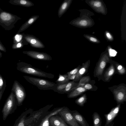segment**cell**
<instances>
[{"mask_svg": "<svg viewBox=\"0 0 126 126\" xmlns=\"http://www.w3.org/2000/svg\"><path fill=\"white\" fill-rule=\"evenodd\" d=\"M79 16L71 20L69 23L73 26L81 28H90L94 24V22L91 16L94 13L89 10L83 9L79 10Z\"/></svg>", "mask_w": 126, "mask_h": 126, "instance_id": "cell-1", "label": "cell"}, {"mask_svg": "<svg viewBox=\"0 0 126 126\" xmlns=\"http://www.w3.org/2000/svg\"><path fill=\"white\" fill-rule=\"evenodd\" d=\"M17 70L22 73L40 77L52 79L54 75L48 73L35 67L30 64L23 62H19L16 64Z\"/></svg>", "mask_w": 126, "mask_h": 126, "instance_id": "cell-2", "label": "cell"}, {"mask_svg": "<svg viewBox=\"0 0 126 126\" xmlns=\"http://www.w3.org/2000/svg\"><path fill=\"white\" fill-rule=\"evenodd\" d=\"M21 19L20 17L5 11L0 12V26L6 30H12L18 20Z\"/></svg>", "mask_w": 126, "mask_h": 126, "instance_id": "cell-3", "label": "cell"}, {"mask_svg": "<svg viewBox=\"0 0 126 126\" xmlns=\"http://www.w3.org/2000/svg\"><path fill=\"white\" fill-rule=\"evenodd\" d=\"M110 57L107 47L101 54L94 72V76L97 77L99 81L101 80L107 65L110 60Z\"/></svg>", "mask_w": 126, "mask_h": 126, "instance_id": "cell-4", "label": "cell"}, {"mask_svg": "<svg viewBox=\"0 0 126 126\" xmlns=\"http://www.w3.org/2000/svg\"><path fill=\"white\" fill-rule=\"evenodd\" d=\"M23 77L28 82L41 90H53L55 86L56 83L47 80L27 76Z\"/></svg>", "mask_w": 126, "mask_h": 126, "instance_id": "cell-5", "label": "cell"}, {"mask_svg": "<svg viewBox=\"0 0 126 126\" xmlns=\"http://www.w3.org/2000/svg\"><path fill=\"white\" fill-rule=\"evenodd\" d=\"M17 106L15 95L11 92L6 100L2 110L3 120H5L9 114L14 113Z\"/></svg>", "mask_w": 126, "mask_h": 126, "instance_id": "cell-6", "label": "cell"}, {"mask_svg": "<svg viewBox=\"0 0 126 126\" xmlns=\"http://www.w3.org/2000/svg\"><path fill=\"white\" fill-rule=\"evenodd\" d=\"M108 88L113 94L114 99L117 105L123 104L126 101V84L121 83L109 87Z\"/></svg>", "mask_w": 126, "mask_h": 126, "instance_id": "cell-7", "label": "cell"}, {"mask_svg": "<svg viewBox=\"0 0 126 126\" xmlns=\"http://www.w3.org/2000/svg\"><path fill=\"white\" fill-rule=\"evenodd\" d=\"M11 90L15 95L17 106L22 105L26 96V91L23 87L18 81L15 80Z\"/></svg>", "mask_w": 126, "mask_h": 126, "instance_id": "cell-8", "label": "cell"}, {"mask_svg": "<svg viewBox=\"0 0 126 126\" xmlns=\"http://www.w3.org/2000/svg\"><path fill=\"white\" fill-rule=\"evenodd\" d=\"M86 3L95 12L103 15L107 13V9L105 4L102 0H86Z\"/></svg>", "mask_w": 126, "mask_h": 126, "instance_id": "cell-9", "label": "cell"}, {"mask_svg": "<svg viewBox=\"0 0 126 126\" xmlns=\"http://www.w3.org/2000/svg\"><path fill=\"white\" fill-rule=\"evenodd\" d=\"M58 114L66 123L70 126H79L70 112V110L67 107H64L63 108Z\"/></svg>", "mask_w": 126, "mask_h": 126, "instance_id": "cell-10", "label": "cell"}, {"mask_svg": "<svg viewBox=\"0 0 126 126\" xmlns=\"http://www.w3.org/2000/svg\"><path fill=\"white\" fill-rule=\"evenodd\" d=\"M23 53L32 58L39 60L50 61L52 60L50 56L46 53L30 50L23 51Z\"/></svg>", "mask_w": 126, "mask_h": 126, "instance_id": "cell-11", "label": "cell"}, {"mask_svg": "<svg viewBox=\"0 0 126 126\" xmlns=\"http://www.w3.org/2000/svg\"><path fill=\"white\" fill-rule=\"evenodd\" d=\"M24 38L32 47L36 48H44L45 46L42 42L34 36L28 34H25Z\"/></svg>", "mask_w": 126, "mask_h": 126, "instance_id": "cell-12", "label": "cell"}, {"mask_svg": "<svg viewBox=\"0 0 126 126\" xmlns=\"http://www.w3.org/2000/svg\"><path fill=\"white\" fill-rule=\"evenodd\" d=\"M121 105H117L116 107L112 108L109 113L104 115L106 120L104 126H108L113 122V121L118 114Z\"/></svg>", "mask_w": 126, "mask_h": 126, "instance_id": "cell-13", "label": "cell"}, {"mask_svg": "<svg viewBox=\"0 0 126 126\" xmlns=\"http://www.w3.org/2000/svg\"><path fill=\"white\" fill-rule=\"evenodd\" d=\"M109 63H110V65L103 73L101 80L104 82H109L113 75L116 72L115 66L111 61V59Z\"/></svg>", "mask_w": 126, "mask_h": 126, "instance_id": "cell-14", "label": "cell"}, {"mask_svg": "<svg viewBox=\"0 0 126 126\" xmlns=\"http://www.w3.org/2000/svg\"><path fill=\"white\" fill-rule=\"evenodd\" d=\"M63 107H64L55 108L52 111L48 112V113L42 119L41 122L38 126H49V118L51 116L58 114L59 112L62 110Z\"/></svg>", "mask_w": 126, "mask_h": 126, "instance_id": "cell-15", "label": "cell"}, {"mask_svg": "<svg viewBox=\"0 0 126 126\" xmlns=\"http://www.w3.org/2000/svg\"><path fill=\"white\" fill-rule=\"evenodd\" d=\"M90 63V60H89L82 64L76 74L75 79L73 81L75 82L79 80L87 72Z\"/></svg>", "mask_w": 126, "mask_h": 126, "instance_id": "cell-16", "label": "cell"}, {"mask_svg": "<svg viewBox=\"0 0 126 126\" xmlns=\"http://www.w3.org/2000/svg\"><path fill=\"white\" fill-rule=\"evenodd\" d=\"M49 121L50 126H68L61 117L56 115L51 116Z\"/></svg>", "mask_w": 126, "mask_h": 126, "instance_id": "cell-17", "label": "cell"}, {"mask_svg": "<svg viewBox=\"0 0 126 126\" xmlns=\"http://www.w3.org/2000/svg\"><path fill=\"white\" fill-rule=\"evenodd\" d=\"M70 111L77 122L82 126H90L84 117L76 110Z\"/></svg>", "mask_w": 126, "mask_h": 126, "instance_id": "cell-18", "label": "cell"}, {"mask_svg": "<svg viewBox=\"0 0 126 126\" xmlns=\"http://www.w3.org/2000/svg\"><path fill=\"white\" fill-rule=\"evenodd\" d=\"M39 16L38 15H34L32 16L22 25L17 33H20L27 29L37 20Z\"/></svg>", "mask_w": 126, "mask_h": 126, "instance_id": "cell-19", "label": "cell"}, {"mask_svg": "<svg viewBox=\"0 0 126 126\" xmlns=\"http://www.w3.org/2000/svg\"><path fill=\"white\" fill-rule=\"evenodd\" d=\"M28 112H23L16 120L14 126H29L27 120Z\"/></svg>", "mask_w": 126, "mask_h": 126, "instance_id": "cell-20", "label": "cell"}, {"mask_svg": "<svg viewBox=\"0 0 126 126\" xmlns=\"http://www.w3.org/2000/svg\"><path fill=\"white\" fill-rule=\"evenodd\" d=\"M72 0H65L61 4L58 11V16L60 18L67 11L71 4Z\"/></svg>", "mask_w": 126, "mask_h": 126, "instance_id": "cell-21", "label": "cell"}, {"mask_svg": "<svg viewBox=\"0 0 126 126\" xmlns=\"http://www.w3.org/2000/svg\"><path fill=\"white\" fill-rule=\"evenodd\" d=\"M9 2L11 4L26 7H30L34 5L32 1L27 0H10Z\"/></svg>", "mask_w": 126, "mask_h": 126, "instance_id": "cell-22", "label": "cell"}, {"mask_svg": "<svg viewBox=\"0 0 126 126\" xmlns=\"http://www.w3.org/2000/svg\"><path fill=\"white\" fill-rule=\"evenodd\" d=\"M83 86L78 87L67 94L68 98H75L87 91Z\"/></svg>", "mask_w": 126, "mask_h": 126, "instance_id": "cell-23", "label": "cell"}, {"mask_svg": "<svg viewBox=\"0 0 126 126\" xmlns=\"http://www.w3.org/2000/svg\"><path fill=\"white\" fill-rule=\"evenodd\" d=\"M78 83H76L73 81H69L67 83L64 92V94H68L72 91L74 89L78 86Z\"/></svg>", "mask_w": 126, "mask_h": 126, "instance_id": "cell-24", "label": "cell"}, {"mask_svg": "<svg viewBox=\"0 0 126 126\" xmlns=\"http://www.w3.org/2000/svg\"><path fill=\"white\" fill-rule=\"evenodd\" d=\"M94 126H101L102 121L99 114L96 112H94L92 115Z\"/></svg>", "mask_w": 126, "mask_h": 126, "instance_id": "cell-25", "label": "cell"}, {"mask_svg": "<svg viewBox=\"0 0 126 126\" xmlns=\"http://www.w3.org/2000/svg\"><path fill=\"white\" fill-rule=\"evenodd\" d=\"M87 97L85 94L77 99L75 101V103L81 107H83L87 102Z\"/></svg>", "mask_w": 126, "mask_h": 126, "instance_id": "cell-26", "label": "cell"}, {"mask_svg": "<svg viewBox=\"0 0 126 126\" xmlns=\"http://www.w3.org/2000/svg\"><path fill=\"white\" fill-rule=\"evenodd\" d=\"M69 80L68 76L67 74L64 75L60 74L59 78L56 82L58 83H67Z\"/></svg>", "mask_w": 126, "mask_h": 126, "instance_id": "cell-27", "label": "cell"}, {"mask_svg": "<svg viewBox=\"0 0 126 126\" xmlns=\"http://www.w3.org/2000/svg\"><path fill=\"white\" fill-rule=\"evenodd\" d=\"M67 83H56L55 86L53 91L59 94H64V92Z\"/></svg>", "mask_w": 126, "mask_h": 126, "instance_id": "cell-28", "label": "cell"}, {"mask_svg": "<svg viewBox=\"0 0 126 126\" xmlns=\"http://www.w3.org/2000/svg\"><path fill=\"white\" fill-rule=\"evenodd\" d=\"M91 80V79L90 76H83L80 79L79 82L78 83V86L75 88L74 90L78 87L83 86L87 83L89 82Z\"/></svg>", "mask_w": 126, "mask_h": 126, "instance_id": "cell-29", "label": "cell"}, {"mask_svg": "<svg viewBox=\"0 0 126 126\" xmlns=\"http://www.w3.org/2000/svg\"><path fill=\"white\" fill-rule=\"evenodd\" d=\"M94 80H91L89 82L87 83L83 86L87 91L88 90L95 91H96L97 87L93 84Z\"/></svg>", "mask_w": 126, "mask_h": 126, "instance_id": "cell-30", "label": "cell"}, {"mask_svg": "<svg viewBox=\"0 0 126 126\" xmlns=\"http://www.w3.org/2000/svg\"><path fill=\"white\" fill-rule=\"evenodd\" d=\"M28 44L25 39L20 42L13 43L12 46V48L13 49L21 48L24 46L27 45Z\"/></svg>", "mask_w": 126, "mask_h": 126, "instance_id": "cell-31", "label": "cell"}, {"mask_svg": "<svg viewBox=\"0 0 126 126\" xmlns=\"http://www.w3.org/2000/svg\"><path fill=\"white\" fill-rule=\"evenodd\" d=\"M84 36L86 39L92 43L95 44H99L100 41L96 37L91 35L84 34Z\"/></svg>", "mask_w": 126, "mask_h": 126, "instance_id": "cell-32", "label": "cell"}, {"mask_svg": "<svg viewBox=\"0 0 126 126\" xmlns=\"http://www.w3.org/2000/svg\"><path fill=\"white\" fill-rule=\"evenodd\" d=\"M24 33H17L16 34L13 38V43L21 42L24 39Z\"/></svg>", "mask_w": 126, "mask_h": 126, "instance_id": "cell-33", "label": "cell"}, {"mask_svg": "<svg viewBox=\"0 0 126 126\" xmlns=\"http://www.w3.org/2000/svg\"><path fill=\"white\" fill-rule=\"evenodd\" d=\"M6 86V81L0 74V92H4Z\"/></svg>", "mask_w": 126, "mask_h": 126, "instance_id": "cell-34", "label": "cell"}, {"mask_svg": "<svg viewBox=\"0 0 126 126\" xmlns=\"http://www.w3.org/2000/svg\"><path fill=\"white\" fill-rule=\"evenodd\" d=\"M105 35L106 39L108 41L112 42L114 40V38L113 35L109 31H105Z\"/></svg>", "mask_w": 126, "mask_h": 126, "instance_id": "cell-35", "label": "cell"}, {"mask_svg": "<svg viewBox=\"0 0 126 126\" xmlns=\"http://www.w3.org/2000/svg\"><path fill=\"white\" fill-rule=\"evenodd\" d=\"M107 48L110 57L111 56H114L116 55L117 52L111 48L110 46H108Z\"/></svg>", "mask_w": 126, "mask_h": 126, "instance_id": "cell-36", "label": "cell"}, {"mask_svg": "<svg viewBox=\"0 0 126 126\" xmlns=\"http://www.w3.org/2000/svg\"><path fill=\"white\" fill-rule=\"evenodd\" d=\"M81 67V66L80 65H79L74 69L68 72L67 74L68 75V77L72 75L76 74Z\"/></svg>", "mask_w": 126, "mask_h": 126, "instance_id": "cell-37", "label": "cell"}, {"mask_svg": "<svg viewBox=\"0 0 126 126\" xmlns=\"http://www.w3.org/2000/svg\"><path fill=\"white\" fill-rule=\"evenodd\" d=\"M0 50L5 52L6 51V50L4 46L0 40Z\"/></svg>", "mask_w": 126, "mask_h": 126, "instance_id": "cell-38", "label": "cell"}, {"mask_svg": "<svg viewBox=\"0 0 126 126\" xmlns=\"http://www.w3.org/2000/svg\"><path fill=\"white\" fill-rule=\"evenodd\" d=\"M76 74L71 75L69 77V80H72L73 81L75 79L76 76Z\"/></svg>", "mask_w": 126, "mask_h": 126, "instance_id": "cell-39", "label": "cell"}, {"mask_svg": "<svg viewBox=\"0 0 126 126\" xmlns=\"http://www.w3.org/2000/svg\"><path fill=\"white\" fill-rule=\"evenodd\" d=\"M4 92L2 91L0 92V101L1 99L3 94Z\"/></svg>", "mask_w": 126, "mask_h": 126, "instance_id": "cell-40", "label": "cell"}, {"mask_svg": "<svg viewBox=\"0 0 126 126\" xmlns=\"http://www.w3.org/2000/svg\"><path fill=\"white\" fill-rule=\"evenodd\" d=\"M114 123V122H113L111 124L109 125L108 126H113Z\"/></svg>", "mask_w": 126, "mask_h": 126, "instance_id": "cell-41", "label": "cell"}, {"mask_svg": "<svg viewBox=\"0 0 126 126\" xmlns=\"http://www.w3.org/2000/svg\"><path fill=\"white\" fill-rule=\"evenodd\" d=\"M2 56V53L0 51V58H1Z\"/></svg>", "mask_w": 126, "mask_h": 126, "instance_id": "cell-42", "label": "cell"}, {"mask_svg": "<svg viewBox=\"0 0 126 126\" xmlns=\"http://www.w3.org/2000/svg\"><path fill=\"white\" fill-rule=\"evenodd\" d=\"M3 11V10H2V9H1L0 8V12H1L2 11Z\"/></svg>", "mask_w": 126, "mask_h": 126, "instance_id": "cell-43", "label": "cell"}]
</instances>
